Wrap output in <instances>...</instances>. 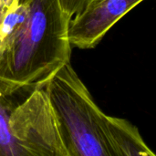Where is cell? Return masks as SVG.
Instances as JSON below:
<instances>
[{
  "label": "cell",
  "mask_w": 156,
  "mask_h": 156,
  "mask_svg": "<svg viewBox=\"0 0 156 156\" xmlns=\"http://www.w3.org/2000/svg\"><path fill=\"white\" fill-rule=\"evenodd\" d=\"M0 156H68L44 88L20 101L0 92Z\"/></svg>",
  "instance_id": "3957f363"
},
{
  "label": "cell",
  "mask_w": 156,
  "mask_h": 156,
  "mask_svg": "<svg viewBox=\"0 0 156 156\" xmlns=\"http://www.w3.org/2000/svg\"><path fill=\"white\" fill-rule=\"evenodd\" d=\"M27 14L0 48V92L27 94L44 88L70 62L72 16L60 0H23Z\"/></svg>",
  "instance_id": "6da1fadb"
},
{
  "label": "cell",
  "mask_w": 156,
  "mask_h": 156,
  "mask_svg": "<svg viewBox=\"0 0 156 156\" xmlns=\"http://www.w3.org/2000/svg\"><path fill=\"white\" fill-rule=\"evenodd\" d=\"M142 1L88 0L69 22L71 47L80 49L95 48L122 17Z\"/></svg>",
  "instance_id": "277c9868"
},
{
  "label": "cell",
  "mask_w": 156,
  "mask_h": 156,
  "mask_svg": "<svg viewBox=\"0 0 156 156\" xmlns=\"http://www.w3.org/2000/svg\"><path fill=\"white\" fill-rule=\"evenodd\" d=\"M69 156H114L104 131L105 113L70 62L44 86Z\"/></svg>",
  "instance_id": "7a4b0ae2"
},
{
  "label": "cell",
  "mask_w": 156,
  "mask_h": 156,
  "mask_svg": "<svg viewBox=\"0 0 156 156\" xmlns=\"http://www.w3.org/2000/svg\"><path fill=\"white\" fill-rule=\"evenodd\" d=\"M104 131L114 156H155L131 122L104 115Z\"/></svg>",
  "instance_id": "5b68a950"
},
{
  "label": "cell",
  "mask_w": 156,
  "mask_h": 156,
  "mask_svg": "<svg viewBox=\"0 0 156 156\" xmlns=\"http://www.w3.org/2000/svg\"><path fill=\"white\" fill-rule=\"evenodd\" d=\"M15 0H0V18L8 11Z\"/></svg>",
  "instance_id": "52a82bcc"
},
{
  "label": "cell",
  "mask_w": 156,
  "mask_h": 156,
  "mask_svg": "<svg viewBox=\"0 0 156 156\" xmlns=\"http://www.w3.org/2000/svg\"><path fill=\"white\" fill-rule=\"evenodd\" d=\"M87 1H88V0H87ZM86 3H87V2H86Z\"/></svg>",
  "instance_id": "ba28073f"
},
{
  "label": "cell",
  "mask_w": 156,
  "mask_h": 156,
  "mask_svg": "<svg viewBox=\"0 0 156 156\" xmlns=\"http://www.w3.org/2000/svg\"><path fill=\"white\" fill-rule=\"evenodd\" d=\"M68 156H69V155H68Z\"/></svg>",
  "instance_id": "9c48e42d"
},
{
  "label": "cell",
  "mask_w": 156,
  "mask_h": 156,
  "mask_svg": "<svg viewBox=\"0 0 156 156\" xmlns=\"http://www.w3.org/2000/svg\"><path fill=\"white\" fill-rule=\"evenodd\" d=\"M60 2L69 14L73 16L85 5L87 0H60Z\"/></svg>",
  "instance_id": "8992f818"
}]
</instances>
